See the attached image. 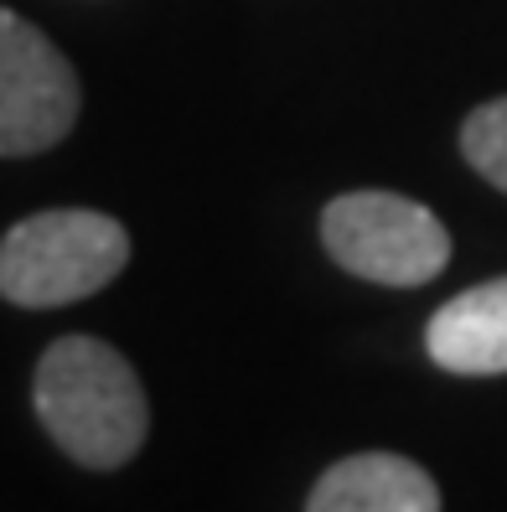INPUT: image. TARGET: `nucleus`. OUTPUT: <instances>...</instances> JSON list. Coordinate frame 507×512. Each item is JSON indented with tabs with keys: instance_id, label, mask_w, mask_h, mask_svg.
<instances>
[{
	"instance_id": "nucleus-5",
	"label": "nucleus",
	"mask_w": 507,
	"mask_h": 512,
	"mask_svg": "<svg viewBox=\"0 0 507 512\" xmlns=\"http://www.w3.org/2000/svg\"><path fill=\"white\" fill-rule=\"evenodd\" d=\"M425 352L440 373L502 378L507 373V275L445 300L425 326Z\"/></svg>"
},
{
	"instance_id": "nucleus-6",
	"label": "nucleus",
	"mask_w": 507,
	"mask_h": 512,
	"mask_svg": "<svg viewBox=\"0 0 507 512\" xmlns=\"http://www.w3.org/2000/svg\"><path fill=\"white\" fill-rule=\"evenodd\" d=\"M306 512H440V487L420 461L363 450L316 476Z\"/></svg>"
},
{
	"instance_id": "nucleus-3",
	"label": "nucleus",
	"mask_w": 507,
	"mask_h": 512,
	"mask_svg": "<svg viewBox=\"0 0 507 512\" xmlns=\"http://www.w3.org/2000/svg\"><path fill=\"white\" fill-rule=\"evenodd\" d=\"M321 249L368 285L414 290L451 264V228L425 202L368 187L321 207Z\"/></svg>"
},
{
	"instance_id": "nucleus-1",
	"label": "nucleus",
	"mask_w": 507,
	"mask_h": 512,
	"mask_svg": "<svg viewBox=\"0 0 507 512\" xmlns=\"http://www.w3.org/2000/svg\"><path fill=\"white\" fill-rule=\"evenodd\" d=\"M32 404L52 445L83 471H119L151 435V404L130 357L83 331L37 357Z\"/></svg>"
},
{
	"instance_id": "nucleus-4",
	"label": "nucleus",
	"mask_w": 507,
	"mask_h": 512,
	"mask_svg": "<svg viewBox=\"0 0 507 512\" xmlns=\"http://www.w3.org/2000/svg\"><path fill=\"white\" fill-rule=\"evenodd\" d=\"M78 73L47 32L0 6V156H42L78 125Z\"/></svg>"
},
{
	"instance_id": "nucleus-7",
	"label": "nucleus",
	"mask_w": 507,
	"mask_h": 512,
	"mask_svg": "<svg viewBox=\"0 0 507 512\" xmlns=\"http://www.w3.org/2000/svg\"><path fill=\"white\" fill-rule=\"evenodd\" d=\"M461 156L487 187L507 197V94L476 104L461 119Z\"/></svg>"
},
{
	"instance_id": "nucleus-2",
	"label": "nucleus",
	"mask_w": 507,
	"mask_h": 512,
	"mask_svg": "<svg viewBox=\"0 0 507 512\" xmlns=\"http://www.w3.org/2000/svg\"><path fill=\"white\" fill-rule=\"evenodd\" d=\"M130 264V233L94 207H47L0 238V295L21 311H52L104 290Z\"/></svg>"
}]
</instances>
